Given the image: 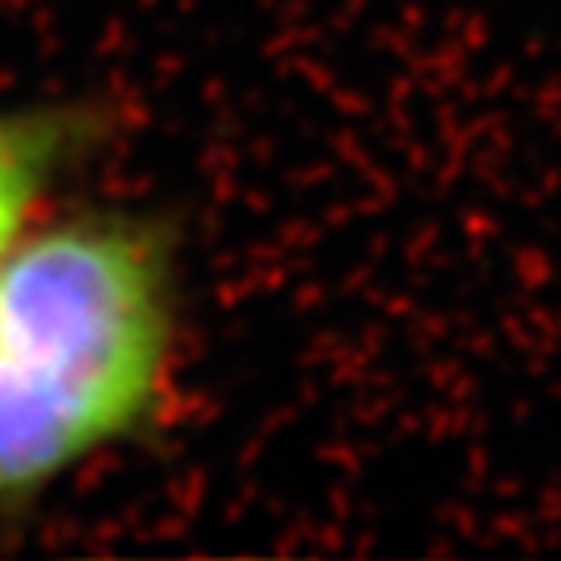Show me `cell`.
Here are the masks:
<instances>
[{
    "label": "cell",
    "mask_w": 561,
    "mask_h": 561,
    "mask_svg": "<svg viewBox=\"0 0 561 561\" xmlns=\"http://www.w3.org/2000/svg\"><path fill=\"white\" fill-rule=\"evenodd\" d=\"M180 347V238L140 207L39 222L0 257V515L157 433Z\"/></svg>",
    "instance_id": "cell-1"
},
{
    "label": "cell",
    "mask_w": 561,
    "mask_h": 561,
    "mask_svg": "<svg viewBox=\"0 0 561 561\" xmlns=\"http://www.w3.org/2000/svg\"><path fill=\"white\" fill-rule=\"evenodd\" d=\"M114 129L98 102H0V257L44 222L55 192Z\"/></svg>",
    "instance_id": "cell-2"
}]
</instances>
